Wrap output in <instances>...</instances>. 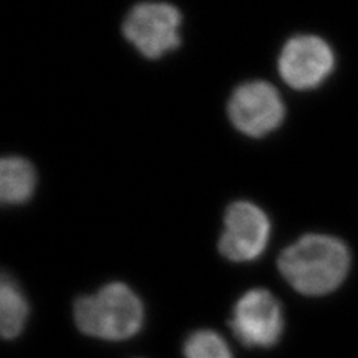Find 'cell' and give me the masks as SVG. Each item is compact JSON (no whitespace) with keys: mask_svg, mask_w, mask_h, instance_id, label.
Instances as JSON below:
<instances>
[{"mask_svg":"<svg viewBox=\"0 0 358 358\" xmlns=\"http://www.w3.org/2000/svg\"><path fill=\"white\" fill-rule=\"evenodd\" d=\"M29 305L14 279L2 276L0 284V326L5 339H15L26 326Z\"/></svg>","mask_w":358,"mask_h":358,"instance_id":"cell-9","label":"cell"},{"mask_svg":"<svg viewBox=\"0 0 358 358\" xmlns=\"http://www.w3.org/2000/svg\"><path fill=\"white\" fill-rule=\"evenodd\" d=\"M73 318L84 334L103 341H126L143 326V305L134 291L114 282L76 300Z\"/></svg>","mask_w":358,"mask_h":358,"instance_id":"cell-2","label":"cell"},{"mask_svg":"<svg viewBox=\"0 0 358 358\" xmlns=\"http://www.w3.org/2000/svg\"><path fill=\"white\" fill-rule=\"evenodd\" d=\"M278 267L300 294L318 297L343 284L351 267V254L341 239L310 233L282 251Z\"/></svg>","mask_w":358,"mask_h":358,"instance_id":"cell-1","label":"cell"},{"mask_svg":"<svg viewBox=\"0 0 358 358\" xmlns=\"http://www.w3.org/2000/svg\"><path fill=\"white\" fill-rule=\"evenodd\" d=\"M229 117L241 133L263 138L275 131L285 118V105L278 90L266 81L239 85L229 100Z\"/></svg>","mask_w":358,"mask_h":358,"instance_id":"cell-5","label":"cell"},{"mask_svg":"<svg viewBox=\"0 0 358 358\" xmlns=\"http://www.w3.org/2000/svg\"><path fill=\"white\" fill-rule=\"evenodd\" d=\"M333 69V50L326 41L313 35L291 38L278 59V71L284 83L299 92L320 87Z\"/></svg>","mask_w":358,"mask_h":358,"instance_id":"cell-7","label":"cell"},{"mask_svg":"<svg viewBox=\"0 0 358 358\" xmlns=\"http://www.w3.org/2000/svg\"><path fill=\"white\" fill-rule=\"evenodd\" d=\"M185 358H233L222 336L210 330L192 333L184 343Z\"/></svg>","mask_w":358,"mask_h":358,"instance_id":"cell-10","label":"cell"},{"mask_svg":"<svg viewBox=\"0 0 358 358\" xmlns=\"http://www.w3.org/2000/svg\"><path fill=\"white\" fill-rule=\"evenodd\" d=\"M35 167L21 157H5L0 164V199L3 203H26L35 193Z\"/></svg>","mask_w":358,"mask_h":358,"instance_id":"cell-8","label":"cell"},{"mask_svg":"<svg viewBox=\"0 0 358 358\" xmlns=\"http://www.w3.org/2000/svg\"><path fill=\"white\" fill-rule=\"evenodd\" d=\"M181 13L173 5L143 2L130 10L122 33L143 57L155 60L181 45Z\"/></svg>","mask_w":358,"mask_h":358,"instance_id":"cell-3","label":"cell"},{"mask_svg":"<svg viewBox=\"0 0 358 358\" xmlns=\"http://www.w3.org/2000/svg\"><path fill=\"white\" fill-rule=\"evenodd\" d=\"M271 239V221L264 210L251 201H234L224 217L220 252L234 263L254 262L264 252Z\"/></svg>","mask_w":358,"mask_h":358,"instance_id":"cell-6","label":"cell"},{"mask_svg":"<svg viewBox=\"0 0 358 358\" xmlns=\"http://www.w3.org/2000/svg\"><path fill=\"white\" fill-rule=\"evenodd\" d=\"M230 327L245 346L272 348L284 333L282 306L271 291L250 289L234 305Z\"/></svg>","mask_w":358,"mask_h":358,"instance_id":"cell-4","label":"cell"}]
</instances>
